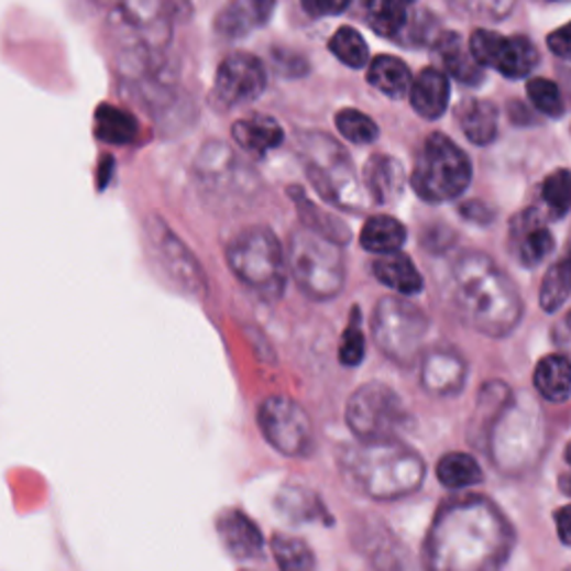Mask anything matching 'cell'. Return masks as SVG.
Listing matches in <instances>:
<instances>
[{
  "label": "cell",
  "mask_w": 571,
  "mask_h": 571,
  "mask_svg": "<svg viewBox=\"0 0 571 571\" xmlns=\"http://www.w3.org/2000/svg\"><path fill=\"white\" fill-rule=\"evenodd\" d=\"M516 545V531L496 503L458 496L444 503L425 538V571H501Z\"/></svg>",
  "instance_id": "6da1fadb"
},
{
  "label": "cell",
  "mask_w": 571,
  "mask_h": 571,
  "mask_svg": "<svg viewBox=\"0 0 571 571\" xmlns=\"http://www.w3.org/2000/svg\"><path fill=\"white\" fill-rule=\"evenodd\" d=\"M449 284L453 310L475 333L501 340L518 329L525 310L520 290L488 255H462Z\"/></svg>",
  "instance_id": "7a4b0ae2"
},
{
  "label": "cell",
  "mask_w": 571,
  "mask_h": 571,
  "mask_svg": "<svg viewBox=\"0 0 571 571\" xmlns=\"http://www.w3.org/2000/svg\"><path fill=\"white\" fill-rule=\"evenodd\" d=\"M340 471L351 488L371 501H399L416 494L425 482L422 455L393 440L351 444L340 455Z\"/></svg>",
  "instance_id": "3957f363"
},
{
  "label": "cell",
  "mask_w": 571,
  "mask_h": 571,
  "mask_svg": "<svg viewBox=\"0 0 571 571\" xmlns=\"http://www.w3.org/2000/svg\"><path fill=\"white\" fill-rule=\"evenodd\" d=\"M299 154L312 188L323 201L351 212L366 208L362 179L349 152L338 141L319 132L299 134Z\"/></svg>",
  "instance_id": "277c9868"
},
{
  "label": "cell",
  "mask_w": 571,
  "mask_h": 571,
  "mask_svg": "<svg viewBox=\"0 0 571 571\" xmlns=\"http://www.w3.org/2000/svg\"><path fill=\"white\" fill-rule=\"evenodd\" d=\"M284 260L295 284L310 299L329 301L344 290L347 264L340 246L306 228L290 234Z\"/></svg>",
  "instance_id": "5b68a950"
},
{
  "label": "cell",
  "mask_w": 571,
  "mask_h": 571,
  "mask_svg": "<svg viewBox=\"0 0 571 571\" xmlns=\"http://www.w3.org/2000/svg\"><path fill=\"white\" fill-rule=\"evenodd\" d=\"M230 271L266 299H277L286 284V260L277 234L266 226L241 230L226 251Z\"/></svg>",
  "instance_id": "8992f818"
},
{
  "label": "cell",
  "mask_w": 571,
  "mask_h": 571,
  "mask_svg": "<svg viewBox=\"0 0 571 571\" xmlns=\"http://www.w3.org/2000/svg\"><path fill=\"white\" fill-rule=\"evenodd\" d=\"M471 161L447 134L433 132L425 139L411 173L416 195L427 204H447L464 195L471 184Z\"/></svg>",
  "instance_id": "52a82bcc"
},
{
  "label": "cell",
  "mask_w": 571,
  "mask_h": 571,
  "mask_svg": "<svg viewBox=\"0 0 571 571\" xmlns=\"http://www.w3.org/2000/svg\"><path fill=\"white\" fill-rule=\"evenodd\" d=\"M540 409L529 402H507L488 431V447L498 469L520 473L529 469L542 449Z\"/></svg>",
  "instance_id": "ba28073f"
},
{
  "label": "cell",
  "mask_w": 571,
  "mask_h": 571,
  "mask_svg": "<svg viewBox=\"0 0 571 571\" xmlns=\"http://www.w3.org/2000/svg\"><path fill=\"white\" fill-rule=\"evenodd\" d=\"M371 331L377 349L393 362H414L427 340L429 317L404 297H382L373 310Z\"/></svg>",
  "instance_id": "9c48e42d"
},
{
  "label": "cell",
  "mask_w": 571,
  "mask_h": 571,
  "mask_svg": "<svg viewBox=\"0 0 571 571\" xmlns=\"http://www.w3.org/2000/svg\"><path fill=\"white\" fill-rule=\"evenodd\" d=\"M195 175L208 199L223 206L249 204L257 193V175L232 147L208 141L195 158Z\"/></svg>",
  "instance_id": "30bf717a"
},
{
  "label": "cell",
  "mask_w": 571,
  "mask_h": 571,
  "mask_svg": "<svg viewBox=\"0 0 571 571\" xmlns=\"http://www.w3.org/2000/svg\"><path fill=\"white\" fill-rule=\"evenodd\" d=\"M404 420L399 395L382 382L362 384L347 404V425L360 442L393 440Z\"/></svg>",
  "instance_id": "8fae6325"
},
{
  "label": "cell",
  "mask_w": 571,
  "mask_h": 571,
  "mask_svg": "<svg viewBox=\"0 0 571 571\" xmlns=\"http://www.w3.org/2000/svg\"><path fill=\"white\" fill-rule=\"evenodd\" d=\"M260 429L266 442L288 458H304L315 447V431L308 411L286 395H271L260 406Z\"/></svg>",
  "instance_id": "7c38bea8"
},
{
  "label": "cell",
  "mask_w": 571,
  "mask_h": 571,
  "mask_svg": "<svg viewBox=\"0 0 571 571\" xmlns=\"http://www.w3.org/2000/svg\"><path fill=\"white\" fill-rule=\"evenodd\" d=\"M147 241H150L152 255L163 273H166L188 295L206 297L208 279L201 264L188 251L186 243L168 228L166 221L158 217L147 219Z\"/></svg>",
  "instance_id": "4fadbf2b"
},
{
  "label": "cell",
  "mask_w": 571,
  "mask_h": 571,
  "mask_svg": "<svg viewBox=\"0 0 571 571\" xmlns=\"http://www.w3.org/2000/svg\"><path fill=\"white\" fill-rule=\"evenodd\" d=\"M466 47L482 69H498L507 78H525L540 63L538 50L527 36H503L492 30H475Z\"/></svg>",
  "instance_id": "5bb4252c"
},
{
  "label": "cell",
  "mask_w": 571,
  "mask_h": 571,
  "mask_svg": "<svg viewBox=\"0 0 571 571\" xmlns=\"http://www.w3.org/2000/svg\"><path fill=\"white\" fill-rule=\"evenodd\" d=\"M266 80V65L257 56L246 52L230 54L221 61L217 69L212 86V103L221 110L253 103L264 95Z\"/></svg>",
  "instance_id": "9a60e30c"
},
{
  "label": "cell",
  "mask_w": 571,
  "mask_h": 571,
  "mask_svg": "<svg viewBox=\"0 0 571 571\" xmlns=\"http://www.w3.org/2000/svg\"><path fill=\"white\" fill-rule=\"evenodd\" d=\"M509 241H512L514 257L525 268L540 266L553 253L556 246V239L549 232L545 217L536 208H529L518 217H514Z\"/></svg>",
  "instance_id": "2e32d148"
},
{
  "label": "cell",
  "mask_w": 571,
  "mask_h": 571,
  "mask_svg": "<svg viewBox=\"0 0 571 571\" xmlns=\"http://www.w3.org/2000/svg\"><path fill=\"white\" fill-rule=\"evenodd\" d=\"M466 373V360L458 351L440 347L425 355L420 382L431 395L451 397L464 388Z\"/></svg>",
  "instance_id": "e0dca14e"
},
{
  "label": "cell",
  "mask_w": 571,
  "mask_h": 571,
  "mask_svg": "<svg viewBox=\"0 0 571 571\" xmlns=\"http://www.w3.org/2000/svg\"><path fill=\"white\" fill-rule=\"evenodd\" d=\"M275 6L268 0H237L226 6L215 19V32L228 41H239L264 28Z\"/></svg>",
  "instance_id": "ac0fdd59"
},
{
  "label": "cell",
  "mask_w": 571,
  "mask_h": 571,
  "mask_svg": "<svg viewBox=\"0 0 571 571\" xmlns=\"http://www.w3.org/2000/svg\"><path fill=\"white\" fill-rule=\"evenodd\" d=\"M217 534L226 551L237 560H251L264 549L260 527L239 509H228L217 518Z\"/></svg>",
  "instance_id": "d6986e66"
},
{
  "label": "cell",
  "mask_w": 571,
  "mask_h": 571,
  "mask_svg": "<svg viewBox=\"0 0 571 571\" xmlns=\"http://www.w3.org/2000/svg\"><path fill=\"white\" fill-rule=\"evenodd\" d=\"M406 184V175L402 163L388 154H373L366 166H364V175H362V186L366 197L377 204V206H386L391 201H395Z\"/></svg>",
  "instance_id": "ffe728a7"
},
{
  "label": "cell",
  "mask_w": 571,
  "mask_h": 571,
  "mask_svg": "<svg viewBox=\"0 0 571 571\" xmlns=\"http://www.w3.org/2000/svg\"><path fill=\"white\" fill-rule=\"evenodd\" d=\"M409 99H411V108L422 119H429V121L440 119L447 112L449 99H451L449 76L438 67H425L411 80Z\"/></svg>",
  "instance_id": "44dd1931"
},
{
  "label": "cell",
  "mask_w": 571,
  "mask_h": 571,
  "mask_svg": "<svg viewBox=\"0 0 571 571\" xmlns=\"http://www.w3.org/2000/svg\"><path fill=\"white\" fill-rule=\"evenodd\" d=\"M232 141L253 156H264L284 143V130L273 117L253 114L232 123Z\"/></svg>",
  "instance_id": "7402d4cb"
},
{
  "label": "cell",
  "mask_w": 571,
  "mask_h": 571,
  "mask_svg": "<svg viewBox=\"0 0 571 571\" xmlns=\"http://www.w3.org/2000/svg\"><path fill=\"white\" fill-rule=\"evenodd\" d=\"M371 271H373L375 279L382 282L393 293H397V297L406 299V297H414V295L422 293L425 279H422L420 271L416 268V264L409 257L402 253L377 257L373 262Z\"/></svg>",
  "instance_id": "603a6c76"
},
{
  "label": "cell",
  "mask_w": 571,
  "mask_h": 571,
  "mask_svg": "<svg viewBox=\"0 0 571 571\" xmlns=\"http://www.w3.org/2000/svg\"><path fill=\"white\" fill-rule=\"evenodd\" d=\"M290 195H293V201L297 206L299 219H301V223L308 232L336 243V246H344V243L351 241V228L340 217L321 210L299 188H290Z\"/></svg>",
  "instance_id": "cb8c5ba5"
},
{
  "label": "cell",
  "mask_w": 571,
  "mask_h": 571,
  "mask_svg": "<svg viewBox=\"0 0 571 571\" xmlns=\"http://www.w3.org/2000/svg\"><path fill=\"white\" fill-rule=\"evenodd\" d=\"M458 125L473 145H492L498 136V110L492 101L469 99L460 103Z\"/></svg>",
  "instance_id": "d4e9b609"
},
{
  "label": "cell",
  "mask_w": 571,
  "mask_h": 571,
  "mask_svg": "<svg viewBox=\"0 0 571 571\" xmlns=\"http://www.w3.org/2000/svg\"><path fill=\"white\" fill-rule=\"evenodd\" d=\"M436 50L444 63V74L460 80L462 86H480L484 80V69L473 61L469 47L455 32H444L436 41Z\"/></svg>",
  "instance_id": "484cf974"
},
{
  "label": "cell",
  "mask_w": 571,
  "mask_h": 571,
  "mask_svg": "<svg viewBox=\"0 0 571 571\" xmlns=\"http://www.w3.org/2000/svg\"><path fill=\"white\" fill-rule=\"evenodd\" d=\"M369 84L388 99H402L411 88V69L397 56H377L366 72Z\"/></svg>",
  "instance_id": "4316f807"
},
{
  "label": "cell",
  "mask_w": 571,
  "mask_h": 571,
  "mask_svg": "<svg viewBox=\"0 0 571 571\" xmlns=\"http://www.w3.org/2000/svg\"><path fill=\"white\" fill-rule=\"evenodd\" d=\"M404 241H406V228L395 217L388 215H373L360 232L362 249L377 257L399 253Z\"/></svg>",
  "instance_id": "83f0119b"
},
{
  "label": "cell",
  "mask_w": 571,
  "mask_h": 571,
  "mask_svg": "<svg viewBox=\"0 0 571 571\" xmlns=\"http://www.w3.org/2000/svg\"><path fill=\"white\" fill-rule=\"evenodd\" d=\"M534 386L551 404H562L571 393V366L569 360L560 353L547 355L538 362L534 371Z\"/></svg>",
  "instance_id": "f1b7e54d"
},
{
  "label": "cell",
  "mask_w": 571,
  "mask_h": 571,
  "mask_svg": "<svg viewBox=\"0 0 571 571\" xmlns=\"http://www.w3.org/2000/svg\"><path fill=\"white\" fill-rule=\"evenodd\" d=\"M95 134L110 145H130L139 136V121L117 106H101L95 114Z\"/></svg>",
  "instance_id": "f546056e"
},
{
  "label": "cell",
  "mask_w": 571,
  "mask_h": 571,
  "mask_svg": "<svg viewBox=\"0 0 571 571\" xmlns=\"http://www.w3.org/2000/svg\"><path fill=\"white\" fill-rule=\"evenodd\" d=\"M436 475L442 486L451 488V492H462V488L477 486L484 480L482 466L477 460L464 451H453L440 458L436 466Z\"/></svg>",
  "instance_id": "4dcf8cb0"
},
{
  "label": "cell",
  "mask_w": 571,
  "mask_h": 571,
  "mask_svg": "<svg viewBox=\"0 0 571 571\" xmlns=\"http://www.w3.org/2000/svg\"><path fill=\"white\" fill-rule=\"evenodd\" d=\"M414 8L409 3H371L366 8V21L371 25L373 32H377L384 39L391 41H399L402 36H406L414 19Z\"/></svg>",
  "instance_id": "1f68e13d"
},
{
  "label": "cell",
  "mask_w": 571,
  "mask_h": 571,
  "mask_svg": "<svg viewBox=\"0 0 571 571\" xmlns=\"http://www.w3.org/2000/svg\"><path fill=\"white\" fill-rule=\"evenodd\" d=\"M271 549H273L279 571H315L317 569L312 549L299 538L277 534L271 542Z\"/></svg>",
  "instance_id": "d6a6232c"
},
{
  "label": "cell",
  "mask_w": 571,
  "mask_h": 571,
  "mask_svg": "<svg viewBox=\"0 0 571 571\" xmlns=\"http://www.w3.org/2000/svg\"><path fill=\"white\" fill-rule=\"evenodd\" d=\"M333 56L347 67L360 69L369 63V43L355 28H340L329 43Z\"/></svg>",
  "instance_id": "836d02e7"
},
{
  "label": "cell",
  "mask_w": 571,
  "mask_h": 571,
  "mask_svg": "<svg viewBox=\"0 0 571 571\" xmlns=\"http://www.w3.org/2000/svg\"><path fill=\"white\" fill-rule=\"evenodd\" d=\"M569 297V264L567 260L556 262L540 284V306L545 312H556Z\"/></svg>",
  "instance_id": "e575fe53"
},
{
  "label": "cell",
  "mask_w": 571,
  "mask_h": 571,
  "mask_svg": "<svg viewBox=\"0 0 571 571\" xmlns=\"http://www.w3.org/2000/svg\"><path fill=\"white\" fill-rule=\"evenodd\" d=\"M527 97H529L531 106H534L540 114H545V117H549V119H560V117H564V112H567L560 88L553 84V80H549V78H542V76L531 78L529 84H527Z\"/></svg>",
  "instance_id": "d590c367"
},
{
  "label": "cell",
  "mask_w": 571,
  "mask_h": 571,
  "mask_svg": "<svg viewBox=\"0 0 571 571\" xmlns=\"http://www.w3.org/2000/svg\"><path fill=\"white\" fill-rule=\"evenodd\" d=\"M336 128L340 130V134L347 141L358 143V145H369L380 136L377 123L369 114H364L360 110H351V108L338 112Z\"/></svg>",
  "instance_id": "8d00e7d4"
},
{
  "label": "cell",
  "mask_w": 571,
  "mask_h": 571,
  "mask_svg": "<svg viewBox=\"0 0 571 571\" xmlns=\"http://www.w3.org/2000/svg\"><path fill=\"white\" fill-rule=\"evenodd\" d=\"M366 353V340H364V331H362V323H360V310L353 308L351 310V321L347 326V331L342 333V342H340V362L344 366H360Z\"/></svg>",
  "instance_id": "74e56055"
},
{
  "label": "cell",
  "mask_w": 571,
  "mask_h": 571,
  "mask_svg": "<svg viewBox=\"0 0 571 571\" xmlns=\"http://www.w3.org/2000/svg\"><path fill=\"white\" fill-rule=\"evenodd\" d=\"M279 512L293 520H310L319 516V503L312 494H308L306 488H284L279 494Z\"/></svg>",
  "instance_id": "f35d334b"
},
{
  "label": "cell",
  "mask_w": 571,
  "mask_h": 571,
  "mask_svg": "<svg viewBox=\"0 0 571 571\" xmlns=\"http://www.w3.org/2000/svg\"><path fill=\"white\" fill-rule=\"evenodd\" d=\"M569 173L564 168L551 173L542 184V201L553 217H564L569 212Z\"/></svg>",
  "instance_id": "ab89813d"
},
{
  "label": "cell",
  "mask_w": 571,
  "mask_h": 571,
  "mask_svg": "<svg viewBox=\"0 0 571 571\" xmlns=\"http://www.w3.org/2000/svg\"><path fill=\"white\" fill-rule=\"evenodd\" d=\"M460 215H462L466 221L477 223V226L492 223V221L496 219V210H494L492 206H488V204H484V201H477V199L464 201V204L460 206Z\"/></svg>",
  "instance_id": "60d3db41"
},
{
  "label": "cell",
  "mask_w": 571,
  "mask_h": 571,
  "mask_svg": "<svg viewBox=\"0 0 571 571\" xmlns=\"http://www.w3.org/2000/svg\"><path fill=\"white\" fill-rule=\"evenodd\" d=\"M275 65L284 76H301L306 74V61L288 50H275Z\"/></svg>",
  "instance_id": "b9f144b4"
},
{
  "label": "cell",
  "mask_w": 571,
  "mask_h": 571,
  "mask_svg": "<svg viewBox=\"0 0 571 571\" xmlns=\"http://www.w3.org/2000/svg\"><path fill=\"white\" fill-rule=\"evenodd\" d=\"M351 8V3H326V0H306V3H301V10L306 14H310L312 19H319V17H336V14H342Z\"/></svg>",
  "instance_id": "7bdbcfd3"
},
{
  "label": "cell",
  "mask_w": 571,
  "mask_h": 571,
  "mask_svg": "<svg viewBox=\"0 0 571 571\" xmlns=\"http://www.w3.org/2000/svg\"><path fill=\"white\" fill-rule=\"evenodd\" d=\"M547 45H549V50H551L556 56L567 58V56H569V28L562 25L560 30L551 32L549 39H547Z\"/></svg>",
  "instance_id": "ee69618b"
},
{
  "label": "cell",
  "mask_w": 571,
  "mask_h": 571,
  "mask_svg": "<svg viewBox=\"0 0 571 571\" xmlns=\"http://www.w3.org/2000/svg\"><path fill=\"white\" fill-rule=\"evenodd\" d=\"M556 523H558V534H560L562 545H569V509L567 507H562L556 514Z\"/></svg>",
  "instance_id": "f6af8a7d"
}]
</instances>
